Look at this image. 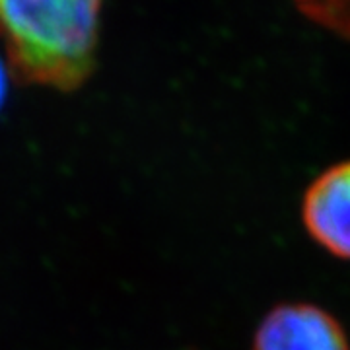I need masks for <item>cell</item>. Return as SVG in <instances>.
I'll list each match as a JSON object with an SVG mask.
<instances>
[{
  "label": "cell",
  "instance_id": "cell-3",
  "mask_svg": "<svg viewBox=\"0 0 350 350\" xmlns=\"http://www.w3.org/2000/svg\"><path fill=\"white\" fill-rule=\"evenodd\" d=\"M300 218L315 245L335 259L350 261V160L313 177L301 195Z\"/></svg>",
  "mask_w": 350,
  "mask_h": 350
},
{
  "label": "cell",
  "instance_id": "cell-4",
  "mask_svg": "<svg viewBox=\"0 0 350 350\" xmlns=\"http://www.w3.org/2000/svg\"><path fill=\"white\" fill-rule=\"evenodd\" d=\"M300 12L315 24L323 25L340 38L350 39V2H331V4H298Z\"/></svg>",
  "mask_w": 350,
  "mask_h": 350
},
{
  "label": "cell",
  "instance_id": "cell-2",
  "mask_svg": "<svg viewBox=\"0 0 350 350\" xmlns=\"http://www.w3.org/2000/svg\"><path fill=\"white\" fill-rule=\"evenodd\" d=\"M251 350H350L347 329L312 301H284L262 315Z\"/></svg>",
  "mask_w": 350,
  "mask_h": 350
},
{
  "label": "cell",
  "instance_id": "cell-1",
  "mask_svg": "<svg viewBox=\"0 0 350 350\" xmlns=\"http://www.w3.org/2000/svg\"><path fill=\"white\" fill-rule=\"evenodd\" d=\"M100 10L90 0L0 2V38L14 68L41 86H80L96 61Z\"/></svg>",
  "mask_w": 350,
  "mask_h": 350
},
{
  "label": "cell",
  "instance_id": "cell-5",
  "mask_svg": "<svg viewBox=\"0 0 350 350\" xmlns=\"http://www.w3.org/2000/svg\"><path fill=\"white\" fill-rule=\"evenodd\" d=\"M4 90H6V80H4V70H2V64H0V101L4 98Z\"/></svg>",
  "mask_w": 350,
  "mask_h": 350
}]
</instances>
